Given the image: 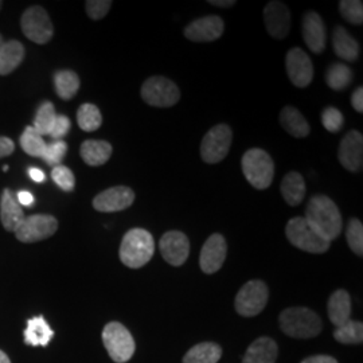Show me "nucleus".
Instances as JSON below:
<instances>
[{
    "label": "nucleus",
    "mask_w": 363,
    "mask_h": 363,
    "mask_svg": "<svg viewBox=\"0 0 363 363\" xmlns=\"http://www.w3.org/2000/svg\"><path fill=\"white\" fill-rule=\"evenodd\" d=\"M0 363H11L9 355L4 351L0 350Z\"/></svg>",
    "instance_id": "8fccbe9b"
},
{
    "label": "nucleus",
    "mask_w": 363,
    "mask_h": 363,
    "mask_svg": "<svg viewBox=\"0 0 363 363\" xmlns=\"http://www.w3.org/2000/svg\"><path fill=\"white\" fill-rule=\"evenodd\" d=\"M327 311H328V318L331 323L335 327L349 322L351 315L350 295L345 289L335 291L328 300Z\"/></svg>",
    "instance_id": "4be33fe9"
},
{
    "label": "nucleus",
    "mask_w": 363,
    "mask_h": 363,
    "mask_svg": "<svg viewBox=\"0 0 363 363\" xmlns=\"http://www.w3.org/2000/svg\"><path fill=\"white\" fill-rule=\"evenodd\" d=\"M55 91L62 100H72L79 89V77L73 70H60L54 74Z\"/></svg>",
    "instance_id": "c756f323"
},
{
    "label": "nucleus",
    "mask_w": 363,
    "mask_h": 363,
    "mask_svg": "<svg viewBox=\"0 0 363 363\" xmlns=\"http://www.w3.org/2000/svg\"><path fill=\"white\" fill-rule=\"evenodd\" d=\"M28 175L30 178L37 183H42V182L46 181V175L42 169H37V167H31L28 169Z\"/></svg>",
    "instance_id": "de8ad7c7"
},
{
    "label": "nucleus",
    "mask_w": 363,
    "mask_h": 363,
    "mask_svg": "<svg viewBox=\"0 0 363 363\" xmlns=\"http://www.w3.org/2000/svg\"><path fill=\"white\" fill-rule=\"evenodd\" d=\"M58 229V220L49 214H34L25 217L23 222L15 230V235L21 242L33 244L54 235Z\"/></svg>",
    "instance_id": "9b49d317"
},
{
    "label": "nucleus",
    "mask_w": 363,
    "mask_h": 363,
    "mask_svg": "<svg viewBox=\"0 0 363 363\" xmlns=\"http://www.w3.org/2000/svg\"><path fill=\"white\" fill-rule=\"evenodd\" d=\"M226 253H228V245H226L225 237L222 234H211L201 250V257H199L201 269L206 274L218 272L225 262Z\"/></svg>",
    "instance_id": "2eb2a0df"
},
{
    "label": "nucleus",
    "mask_w": 363,
    "mask_h": 363,
    "mask_svg": "<svg viewBox=\"0 0 363 363\" xmlns=\"http://www.w3.org/2000/svg\"><path fill=\"white\" fill-rule=\"evenodd\" d=\"M3 43H4V42H3V38H1V35H0V48L3 46Z\"/></svg>",
    "instance_id": "603ef678"
},
{
    "label": "nucleus",
    "mask_w": 363,
    "mask_h": 363,
    "mask_svg": "<svg viewBox=\"0 0 363 363\" xmlns=\"http://www.w3.org/2000/svg\"><path fill=\"white\" fill-rule=\"evenodd\" d=\"M67 152V144L64 140H54L52 143L46 145L45 154L42 159L52 167L61 166V162L64 160Z\"/></svg>",
    "instance_id": "4c0bfd02"
},
{
    "label": "nucleus",
    "mask_w": 363,
    "mask_h": 363,
    "mask_svg": "<svg viewBox=\"0 0 363 363\" xmlns=\"http://www.w3.org/2000/svg\"><path fill=\"white\" fill-rule=\"evenodd\" d=\"M159 249L162 253V257L169 262L172 267H181L186 259H189L190 253V242L186 234L171 230L164 233L160 238Z\"/></svg>",
    "instance_id": "ddd939ff"
},
{
    "label": "nucleus",
    "mask_w": 363,
    "mask_h": 363,
    "mask_svg": "<svg viewBox=\"0 0 363 363\" xmlns=\"http://www.w3.org/2000/svg\"><path fill=\"white\" fill-rule=\"evenodd\" d=\"M334 337L342 345H361L363 342V325L350 319L345 325L337 327Z\"/></svg>",
    "instance_id": "473e14b6"
},
{
    "label": "nucleus",
    "mask_w": 363,
    "mask_h": 363,
    "mask_svg": "<svg viewBox=\"0 0 363 363\" xmlns=\"http://www.w3.org/2000/svg\"><path fill=\"white\" fill-rule=\"evenodd\" d=\"M57 118V113H55V108L50 101H43L37 111L35 115V120H34V130L38 132L39 135L45 136L50 133L54 121Z\"/></svg>",
    "instance_id": "f704fd0d"
},
{
    "label": "nucleus",
    "mask_w": 363,
    "mask_h": 363,
    "mask_svg": "<svg viewBox=\"0 0 363 363\" xmlns=\"http://www.w3.org/2000/svg\"><path fill=\"white\" fill-rule=\"evenodd\" d=\"M0 9H1V1H0Z\"/></svg>",
    "instance_id": "864d4df0"
},
{
    "label": "nucleus",
    "mask_w": 363,
    "mask_h": 363,
    "mask_svg": "<svg viewBox=\"0 0 363 363\" xmlns=\"http://www.w3.org/2000/svg\"><path fill=\"white\" fill-rule=\"evenodd\" d=\"M351 104L354 106V109L359 113L363 112V88L359 86L358 89H355V91L352 93V97H351Z\"/></svg>",
    "instance_id": "c03bdc74"
},
{
    "label": "nucleus",
    "mask_w": 363,
    "mask_h": 363,
    "mask_svg": "<svg viewBox=\"0 0 363 363\" xmlns=\"http://www.w3.org/2000/svg\"><path fill=\"white\" fill-rule=\"evenodd\" d=\"M269 298L268 286L261 280L247 281L235 296V311L241 316L252 318L264 311Z\"/></svg>",
    "instance_id": "6e6552de"
},
{
    "label": "nucleus",
    "mask_w": 363,
    "mask_h": 363,
    "mask_svg": "<svg viewBox=\"0 0 363 363\" xmlns=\"http://www.w3.org/2000/svg\"><path fill=\"white\" fill-rule=\"evenodd\" d=\"M334 52L340 60L354 62L359 57V45L345 27H337L333 33Z\"/></svg>",
    "instance_id": "5701e85b"
},
{
    "label": "nucleus",
    "mask_w": 363,
    "mask_h": 363,
    "mask_svg": "<svg viewBox=\"0 0 363 363\" xmlns=\"http://www.w3.org/2000/svg\"><path fill=\"white\" fill-rule=\"evenodd\" d=\"M301 31H303L304 42L311 52L319 54L325 50V22L319 13H313V11L306 13L303 16Z\"/></svg>",
    "instance_id": "6ab92c4d"
},
{
    "label": "nucleus",
    "mask_w": 363,
    "mask_h": 363,
    "mask_svg": "<svg viewBox=\"0 0 363 363\" xmlns=\"http://www.w3.org/2000/svg\"><path fill=\"white\" fill-rule=\"evenodd\" d=\"M112 7L111 0H88L85 3V10L93 21L103 19L106 13H109Z\"/></svg>",
    "instance_id": "a19ab883"
},
{
    "label": "nucleus",
    "mask_w": 363,
    "mask_h": 363,
    "mask_svg": "<svg viewBox=\"0 0 363 363\" xmlns=\"http://www.w3.org/2000/svg\"><path fill=\"white\" fill-rule=\"evenodd\" d=\"M352 72L345 64H333L325 72V82L334 91H343L350 85Z\"/></svg>",
    "instance_id": "7c9ffc66"
},
{
    "label": "nucleus",
    "mask_w": 363,
    "mask_h": 363,
    "mask_svg": "<svg viewBox=\"0 0 363 363\" xmlns=\"http://www.w3.org/2000/svg\"><path fill=\"white\" fill-rule=\"evenodd\" d=\"M322 124L328 132L337 133L343 128L345 117L337 108L328 106V108H325L323 113H322Z\"/></svg>",
    "instance_id": "ea45409f"
},
{
    "label": "nucleus",
    "mask_w": 363,
    "mask_h": 363,
    "mask_svg": "<svg viewBox=\"0 0 363 363\" xmlns=\"http://www.w3.org/2000/svg\"><path fill=\"white\" fill-rule=\"evenodd\" d=\"M54 183L64 191H73L76 186V178L73 171L66 166H57L52 171Z\"/></svg>",
    "instance_id": "58836bf2"
},
{
    "label": "nucleus",
    "mask_w": 363,
    "mask_h": 363,
    "mask_svg": "<svg viewBox=\"0 0 363 363\" xmlns=\"http://www.w3.org/2000/svg\"><path fill=\"white\" fill-rule=\"evenodd\" d=\"M281 195L289 206H298L306 195V182L296 171L288 172L281 182Z\"/></svg>",
    "instance_id": "cd10ccee"
},
{
    "label": "nucleus",
    "mask_w": 363,
    "mask_h": 363,
    "mask_svg": "<svg viewBox=\"0 0 363 363\" xmlns=\"http://www.w3.org/2000/svg\"><path fill=\"white\" fill-rule=\"evenodd\" d=\"M21 26L26 38L38 45H46L54 35V27L49 13L40 6H33L27 9L22 15Z\"/></svg>",
    "instance_id": "1a4fd4ad"
},
{
    "label": "nucleus",
    "mask_w": 363,
    "mask_h": 363,
    "mask_svg": "<svg viewBox=\"0 0 363 363\" xmlns=\"http://www.w3.org/2000/svg\"><path fill=\"white\" fill-rule=\"evenodd\" d=\"M306 220L327 241H334L343 229L340 211L325 195L312 196L306 210Z\"/></svg>",
    "instance_id": "f257e3e1"
},
{
    "label": "nucleus",
    "mask_w": 363,
    "mask_h": 363,
    "mask_svg": "<svg viewBox=\"0 0 363 363\" xmlns=\"http://www.w3.org/2000/svg\"><path fill=\"white\" fill-rule=\"evenodd\" d=\"M301 363H337L335 358L330 355H313L310 358H306Z\"/></svg>",
    "instance_id": "49530a36"
},
{
    "label": "nucleus",
    "mask_w": 363,
    "mask_h": 363,
    "mask_svg": "<svg viewBox=\"0 0 363 363\" xmlns=\"http://www.w3.org/2000/svg\"><path fill=\"white\" fill-rule=\"evenodd\" d=\"M155 253V242L154 237L150 232L144 229H130L123 237L120 245V259L121 262L132 268L139 269L144 267Z\"/></svg>",
    "instance_id": "f03ea898"
},
{
    "label": "nucleus",
    "mask_w": 363,
    "mask_h": 363,
    "mask_svg": "<svg viewBox=\"0 0 363 363\" xmlns=\"http://www.w3.org/2000/svg\"><path fill=\"white\" fill-rule=\"evenodd\" d=\"M225 23L217 15H208L195 19L184 28L186 38L191 42H213L223 34Z\"/></svg>",
    "instance_id": "a211bd4d"
},
{
    "label": "nucleus",
    "mask_w": 363,
    "mask_h": 363,
    "mask_svg": "<svg viewBox=\"0 0 363 363\" xmlns=\"http://www.w3.org/2000/svg\"><path fill=\"white\" fill-rule=\"evenodd\" d=\"M72 123L69 120V117L65 115H57V118L54 121L52 130L49 133V136L54 139V140H61L64 136L67 135V132L70 130Z\"/></svg>",
    "instance_id": "79ce46f5"
},
{
    "label": "nucleus",
    "mask_w": 363,
    "mask_h": 363,
    "mask_svg": "<svg viewBox=\"0 0 363 363\" xmlns=\"http://www.w3.org/2000/svg\"><path fill=\"white\" fill-rule=\"evenodd\" d=\"M208 3L213 6H217V7H233L235 4L234 0H210Z\"/></svg>",
    "instance_id": "09e8293b"
},
{
    "label": "nucleus",
    "mask_w": 363,
    "mask_h": 363,
    "mask_svg": "<svg viewBox=\"0 0 363 363\" xmlns=\"http://www.w3.org/2000/svg\"><path fill=\"white\" fill-rule=\"evenodd\" d=\"M112 145L104 140H86L81 144L79 154L82 160L91 166L99 167L105 164L112 155Z\"/></svg>",
    "instance_id": "b1692460"
},
{
    "label": "nucleus",
    "mask_w": 363,
    "mask_h": 363,
    "mask_svg": "<svg viewBox=\"0 0 363 363\" xmlns=\"http://www.w3.org/2000/svg\"><path fill=\"white\" fill-rule=\"evenodd\" d=\"M25 58V48L19 40L4 42L0 48V76L13 73Z\"/></svg>",
    "instance_id": "a878e982"
},
{
    "label": "nucleus",
    "mask_w": 363,
    "mask_h": 363,
    "mask_svg": "<svg viewBox=\"0 0 363 363\" xmlns=\"http://www.w3.org/2000/svg\"><path fill=\"white\" fill-rule=\"evenodd\" d=\"M264 22L269 35L284 39L291 28V11L281 1H269L264 9Z\"/></svg>",
    "instance_id": "f3484780"
},
{
    "label": "nucleus",
    "mask_w": 363,
    "mask_h": 363,
    "mask_svg": "<svg viewBox=\"0 0 363 363\" xmlns=\"http://www.w3.org/2000/svg\"><path fill=\"white\" fill-rule=\"evenodd\" d=\"M3 171L7 172V171H9V166H3Z\"/></svg>",
    "instance_id": "3c124183"
},
{
    "label": "nucleus",
    "mask_w": 363,
    "mask_h": 363,
    "mask_svg": "<svg viewBox=\"0 0 363 363\" xmlns=\"http://www.w3.org/2000/svg\"><path fill=\"white\" fill-rule=\"evenodd\" d=\"M16 201H18V203L21 205V206H33L34 205V202H35V199H34V195L31 194V193H28V191H19L18 195H16Z\"/></svg>",
    "instance_id": "a18cd8bd"
},
{
    "label": "nucleus",
    "mask_w": 363,
    "mask_h": 363,
    "mask_svg": "<svg viewBox=\"0 0 363 363\" xmlns=\"http://www.w3.org/2000/svg\"><path fill=\"white\" fill-rule=\"evenodd\" d=\"M15 151V144L10 138H0V159L10 156Z\"/></svg>",
    "instance_id": "37998d69"
},
{
    "label": "nucleus",
    "mask_w": 363,
    "mask_h": 363,
    "mask_svg": "<svg viewBox=\"0 0 363 363\" xmlns=\"http://www.w3.org/2000/svg\"><path fill=\"white\" fill-rule=\"evenodd\" d=\"M25 220V213L10 189H4L0 196V220L7 232H13Z\"/></svg>",
    "instance_id": "aec40b11"
},
{
    "label": "nucleus",
    "mask_w": 363,
    "mask_h": 363,
    "mask_svg": "<svg viewBox=\"0 0 363 363\" xmlns=\"http://www.w3.org/2000/svg\"><path fill=\"white\" fill-rule=\"evenodd\" d=\"M222 357V349L217 343L203 342L186 352L183 363H217Z\"/></svg>",
    "instance_id": "c85d7f7f"
},
{
    "label": "nucleus",
    "mask_w": 363,
    "mask_h": 363,
    "mask_svg": "<svg viewBox=\"0 0 363 363\" xmlns=\"http://www.w3.org/2000/svg\"><path fill=\"white\" fill-rule=\"evenodd\" d=\"M232 138V130L226 124H218L208 130L201 144V156L203 162L208 164L222 162L229 154Z\"/></svg>",
    "instance_id": "9d476101"
},
{
    "label": "nucleus",
    "mask_w": 363,
    "mask_h": 363,
    "mask_svg": "<svg viewBox=\"0 0 363 363\" xmlns=\"http://www.w3.org/2000/svg\"><path fill=\"white\" fill-rule=\"evenodd\" d=\"M286 73L291 82L298 88H306L312 82L313 66L308 54L300 48L291 49L286 58Z\"/></svg>",
    "instance_id": "f8f14e48"
},
{
    "label": "nucleus",
    "mask_w": 363,
    "mask_h": 363,
    "mask_svg": "<svg viewBox=\"0 0 363 363\" xmlns=\"http://www.w3.org/2000/svg\"><path fill=\"white\" fill-rule=\"evenodd\" d=\"M279 347L276 342L268 337L256 339L242 358V363H274L277 359Z\"/></svg>",
    "instance_id": "412c9836"
},
{
    "label": "nucleus",
    "mask_w": 363,
    "mask_h": 363,
    "mask_svg": "<svg viewBox=\"0 0 363 363\" xmlns=\"http://www.w3.org/2000/svg\"><path fill=\"white\" fill-rule=\"evenodd\" d=\"M342 16L352 25L363 23V3L361 0H342L339 3Z\"/></svg>",
    "instance_id": "e433bc0d"
},
{
    "label": "nucleus",
    "mask_w": 363,
    "mask_h": 363,
    "mask_svg": "<svg viewBox=\"0 0 363 363\" xmlns=\"http://www.w3.org/2000/svg\"><path fill=\"white\" fill-rule=\"evenodd\" d=\"M135 193L127 186H116L106 189L93 199V208L101 213H116L132 206Z\"/></svg>",
    "instance_id": "4468645a"
},
{
    "label": "nucleus",
    "mask_w": 363,
    "mask_h": 363,
    "mask_svg": "<svg viewBox=\"0 0 363 363\" xmlns=\"http://www.w3.org/2000/svg\"><path fill=\"white\" fill-rule=\"evenodd\" d=\"M242 172L255 189L267 190L274 177L272 157L261 148H252L242 156Z\"/></svg>",
    "instance_id": "20e7f679"
},
{
    "label": "nucleus",
    "mask_w": 363,
    "mask_h": 363,
    "mask_svg": "<svg viewBox=\"0 0 363 363\" xmlns=\"http://www.w3.org/2000/svg\"><path fill=\"white\" fill-rule=\"evenodd\" d=\"M346 240L351 250L358 255L359 257L363 256V226L362 222L357 218H352L347 225L346 230Z\"/></svg>",
    "instance_id": "c9c22d12"
},
{
    "label": "nucleus",
    "mask_w": 363,
    "mask_h": 363,
    "mask_svg": "<svg viewBox=\"0 0 363 363\" xmlns=\"http://www.w3.org/2000/svg\"><path fill=\"white\" fill-rule=\"evenodd\" d=\"M77 121L81 130L94 132L101 127L103 116L96 105L82 104L78 108Z\"/></svg>",
    "instance_id": "2f4dec72"
},
{
    "label": "nucleus",
    "mask_w": 363,
    "mask_h": 363,
    "mask_svg": "<svg viewBox=\"0 0 363 363\" xmlns=\"http://www.w3.org/2000/svg\"><path fill=\"white\" fill-rule=\"evenodd\" d=\"M280 123L283 128L294 138H307L311 132L308 121L300 113V111L294 106L283 108L280 113Z\"/></svg>",
    "instance_id": "bb28decb"
},
{
    "label": "nucleus",
    "mask_w": 363,
    "mask_h": 363,
    "mask_svg": "<svg viewBox=\"0 0 363 363\" xmlns=\"http://www.w3.org/2000/svg\"><path fill=\"white\" fill-rule=\"evenodd\" d=\"M103 343L113 362L125 363L135 354V340L125 325L118 322H111L103 331Z\"/></svg>",
    "instance_id": "423d86ee"
},
{
    "label": "nucleus",
    "mask_w": 363,
    "mask_h": 363,
    "mask_svg": "<svg viewBox=\"0 0 363 363\" xmlns=\"http://www.w3.org/2000/svg\"><path fill=\"white\" fill-rule=\"evenodd\" d=\"M142 99L151 106L169 108L181 99V91L175 82L166 77L148 78L142 86Z\"/></svg>",
    "instance_id": "0eeeda50"
},
{
    "label": "nucleus",
    "mask_w": 363,
    "mask_h": 363,
    "mask_svg": "<svg viewBox=\"0 0 363 363\" xmlns=\"http://www.w3.org/2000/svg\"><path fill=\"white\" fill-rule=\"evenodd\" d=\"M286 234L294 247L313 255L325 253L331 245V242L318 233L304 217H295L288 220Z\"/></svg>",
    "instance_id": "39448f33"
},
{
    "label": "nucleus",
    "mask_w": 363,
    "mask_h": 363,
    "mask_svg": "<svg viewBox=\"0 0 363 363\" xmlns=\"http://www.w3.org/2000/svg\"><path fill=\"white\" fill-rule=\"evenodd\" d=\"M339 162L352 172H358L363 166V138L358 130H350L339 145Z\"/></svg>",
    "instance_id": "dca6fc26"
},
{
    "label": "nucleus",
    "mask_w": 363,
    "mask_h": 363,
    "mask_svg": "<svg viewBox=\"0 0 363 363\" xmlns=\"http://www.w3.org/2000/svg\"><path fill=\"white\" fill-rule=\"evenodd\" d=\"M280 328L288 337L308 339L322 333V319L315 312L306 307L286 308L279 318Z\"/></svg>",
    "instance_id": "7ed1b4c3"
},
{
    "label": "nucleus",
    "mask_w": 363,
    "mask_h": 363,
    "mask_svg": "<svg viewBox=\"0 0 363 363\" xmlns=\"http://www.w3.org/2000/svg\"><path fill=\"white\" fill-rule=\"evenodd\" d=\"M21 145L22 150L26 152L27 155L34 156V157H42L46 150V142L42 135H39L34 127H27L25 132L21 136Z\"/></svg>",
    "instance_id": "72a5a7b5"
},
{
    "label": "nucleus",
    "mask_w": 363,
    "mask_h": 363,
    "mask_svg": "<svg viewBox=\"0 0 363 363\" xmlns=\"http://www.w3.org/2000/svg\"><path fill=\"white\" fill-rule=\"evenodd\" d=\"M54 331L48 325L43 316H35L27 322V328L25 330V343L28 346H48L50 343Z\"/></svg>",
    "instance_id": "393cba45"
}]
</instances>
